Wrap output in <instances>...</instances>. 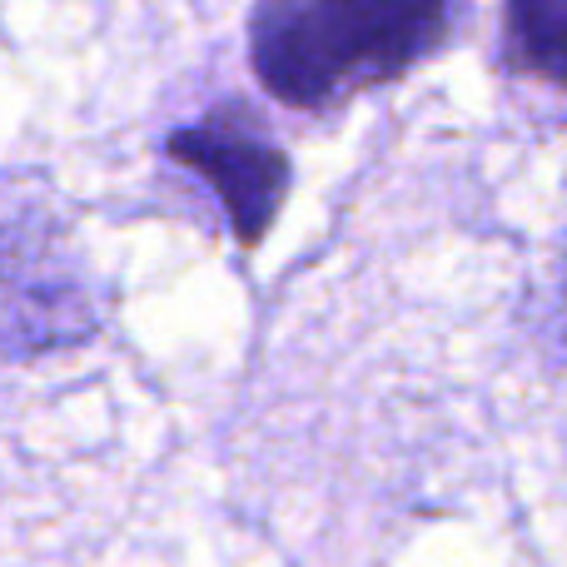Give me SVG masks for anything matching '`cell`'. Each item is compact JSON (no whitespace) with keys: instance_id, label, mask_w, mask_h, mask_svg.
Masks as SVG:
<instances>
[{"instance_id":"6da1fadb","label":"cell","mask_w":567,"mask_h":567,"mask_svg":"<svg viewBox=\"0 0 567 567\" xmlns=\"http://www.w3.org/2000/svg\"><path fill=\"white\" fill-rule=\"evenodd\" d=\"M443 6H265L255 10V70L289 105H333L363 85L393 80L449 30Z\"/></svg>"},{"instance_id":"7a4b0ae2","label":"cell","mask_w":567,"mask_h":567,"mask_svg":"<svg viewBox=\"0 0 567 567\" xmlns=\"http://www.w3.org/2000/svg\"><path fill=\"white\" fill-rule=\"evenodd\" d=\"M169 155L215 189L229 215V229L245 245H259L269 235L284 205V189H289V159L259 135V125L245 110L225 105L215 115L195 120L169 140Z\"/></svg>"},{"instance_id":"3957f363","label":"cell","mask_w":567,"mask_h":567,"mask_svg":"<svg viewBox=\"0 0 567 567\" xmlns=\"http://www.w3.org/2000/svg\"><path fill=\"white\" fill-rule=\"evenodd\" d=\"M503 25L513 65L567 85V6H513Z\"/></svg>"},{"instance_id":"277c9868","label":"cell","mask_w":567,"mask_h":567,"mask_svg":"<svg viewBox=\"0 0 567 567\" xmlns=\"http://www.w3.org/2000/svg\"><path fill=\"white\" fill-rule=\"evenodd\" d=\"M538 329L553 349L567 353V245L558 249V259H553L548 279L538 289Z\"/></svg>"}]
</instances>
